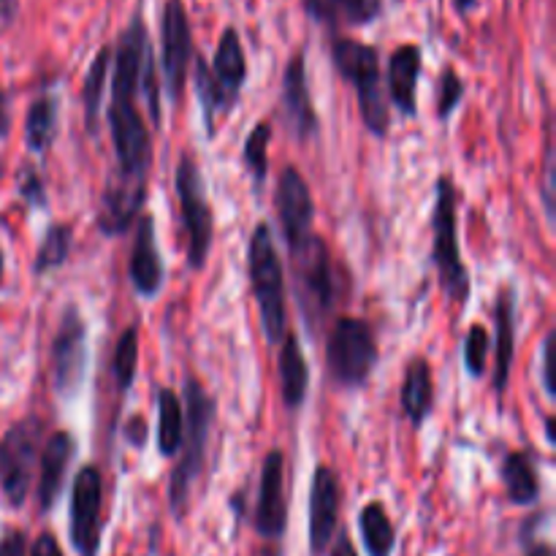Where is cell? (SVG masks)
Here are the masks:
<instances>
[{"mask_svg": "<svg viewBox=\"0 0 556 556\" xmlns=\"http://www.w3.org/2000/svg\"><path fill=\"white\" fill-rule=\"evenodd\" d=\"M150 33L141 11L130 16L119 33L117 49H112V98L106 106L109 134H112L117 166L109 177L98 204V231L103 237H123L141 215L147 201V179L152 168V136L139 112V85L144 54L150 52Z\"/></svg>", "mask_w": 556, "mask_h": 556, "instance_id": "1", "label": "cell"}, {"mask_svg": "<svg viewBox=\"0 0 556 556\" xmlns=\"http://www.w3.org/2000/svg\"><path fill=\"white\" fill-rule=\"evenodd\" d=\"M182 410H188V427H185L182 445H179V462L172 472V481H168V505H172V514L177 519H182L185 510H188L190 492H193L195 481L201 478L206 459V445H210L212 427H215L217 405L215 396L206 394L204 386L193 378V375H185V402Z\"/></svg>", "mask_w": 556, "mask_h": 556, "instance_id": "2", "label": "cell"}, {"mask_svg": "<svg viewBox=\"0 0 556 556\" xmlns=\"http://www.w3.org/2000/svg\"><path fill=\"white\" fill-rule=\"evenodd\" d=\"M244 81H248V58H244L242 38L237 27H226L217 41L212 68L204 58H195L193 71L195 98L204 112V128L210 139L217 130V117L237 106Z\"/></svg>", "mask_w": 556, "mask_h": 556, "instance_id": "3", "label": "cell"}, {"mask_svg": "<svg viewBox=\"0 0 556 556\" xmlns=\"http://www.w3.org/2000/svg\"><path fill=\"white\" fill-rule=\"evenodd\" d=\"M248 277L250 291L261 313V326L269 345H280L286 337V275L269 223H258L248 242Z\"/></svg>", "mask_w": 556, "mask_h": 556, "instance_id": "4", "label": "cell"}, {"mask_svg": "<svg viewBox=\"0 0 556 556\" xmlns=\"http://www.w3.org/2000/svg\"><path fill=\"white\" fill-rule=\"evenodd\" d=\"M331 60L345 81H351L358 98V112L364 125L375 139L389 136V101L383 92V74H380V54L369 43L356 38H334L331 41Z\"/></svg>", "mask_w": 556, "mask_h": 556, "instance_id": "5", "label": "cell"}, {"mask_svg": "<svg viewBox=\"0 0 556 556\" xmlns=\"http://www.w3.org/2000/svg\"><path fill=\"white\" fill-rule=\"evenodd\" d=\"M432 210V264L438 269L440 288L456 307H465L470 299V271L462 261L459 226H456V185L451 177H440L434 185Z\"/></svg>", "mask_w": 556, "mask_h": 556, "instance_id": "6", "label": "cell"}, {"mask_svg": "<svg viewBox=\"0 0 556 556\" xmlns=\"http://www.w3.org/2000/svg\"><path fill=\"white\" fill-rule=\"evenodd\" d=\"M291 269L296 280V299L309 331L324 324L337 304V271L329 248L318 233L291 250Z\"/></svg>", "mask_w": 556, "mask_h": 556, "instance_id": "7", "label": "cell"}, {"mask_svg": "<svg viewBox=\"0 0 556 556\" xmlns=\"http://www.w3.org/2000/svg\"><path fill=\"white\" fill-rule=\"evenodd\" d=\"M378 340L367 320L342 315L326 340V367L340 389H362L378 367Z\"/></svg>", "mask_w": 556, "mask_h": 556, "instance_id": "8", "label": "cell"}, {"mask_svg": "<svg viewBox=\"0 0 556 556\" xmlns=\"http://www.w3.org/2000/svg\"><path fill=\"white\" fill-rule=\"evenodd\" d=\"M177 199L182 210L185 233H188V266L193 271L204 269L212 250V233H215V217H212L206 185L199 172L193 155L182 152L177 163Z\"/></svg>", "mask_w": 556, "mask_h": 556, "instance_id": "9", "label": "cell"}, {"mask_svg": "<svg viewBox=\"0 0 556 556\" xmlns=\"http://www.w3.org/2000/svg\"><path fill=\"white\" fill-rule=\"evenodd\" d=\"M41 438L43 421L38 416H27L0 440V492L11 508H22L30 494L33 472L41 456Z\"/></svg>", "mask_w": 556, "mask_h": 556, "instance_id": "10", "label": "cell"}, {"mask_svg": "<svg viewBox=\"0 0 556 556\" xmlns=\"http://www.w3.org/2000/svg\"><path fill=\"white\" fill-rule=\"evenodd\" d=\"M87 369V324L76 304L60 315L58 334L52 340V386L60 400L71 402L81 389Z\"/></svg>", "mask_w": 556, "mask_h": 556, "instance_id": "11", "label": "cell"}, {"mask_svg": "<svg viewBox=\"0 0 556 556\" xmlns=\"http://www.w3.org/2000/svg\"><path fill=\"white\" fill-rule=\"evenodd\" d=\"M101 508H103V478L101 470L85 465L74 478L71 486V508H68V532L71 546L79 556H98L101 548Z\"/></svg>", "mask_w": 556, "mask_h": 556, "instance_id": "12", "label": "cell"}, {"mask_svg": "<svg viewBox=\"0 0 556 556\" xmlns=\"http://www.w3.org/2000/svg\"><path fill=\"white\" fill-rule=\"evenodd\" d=\"M193 60V33L182 0H166L161 11V76L168 101L179 103Z\"/></svg>", "mask_w": 556, "mask_h": 556, "instance_id": "13", "label": "cell"}, {"mask_svg": "<svg viewBox=\"0 0 556 556\" xmlns=\"http://www.w3.org/2000/svg\"><path fill=\"white\" fill-rule=\"evenodd\" d=\"M288 527L286 500V456L282 451H269L261 465L258 500H255L253 530L266 541H280Z\"/></svg>", "mask_w": 556, "mask_h": 556, "instance_id": "14", "label": "cell"}, {"mask_svg": "<svg viewBox=\"0 0 556 556\" xmlns=\"http://www.w3.org/2000/svg\"><path fill=\"white\" fill-rule=\"evenodd\" d=\"M277 217H280L282 237H286L288 250L299 248L307 237H313L315 223V201L309 193V185L299 174V168L288 166L277 179L275 193Z\"/></svg>", "mask_w": 556, "mask_h": 556, "instance_id": "15", "label": "cell"}, {"mask_svg": "<svg viewBox=\"0 0 556 556\" xmlns=\"http://www.w3.org/2000/svg\"><path fill=\"white\" fill-rule=\"evenodd\" d=\"M342 510L340 478L331 467H315L309 486V554L324 556L337 535Z\"/></svg>", "mask_w": 556, "mask_h": 556, "instance_id": "16", "label": "cell"}, {"mask_svg": "<svg viewBox=\"0 0 556 556\" xmlns=\"http://www.w3.org/2000/svg\"><path fill=\"white\" fill-rule=\"evenodd\" d=\"M130 286L141 299H155L161 293L163 282H166V269H163L161 250H157V233H155V217L139 215L136 220V239L134 250H130Z\"/></svg>", "mask_w": 556, "mask_h": 556, "instance_id": "17", "label": "cell"}, {"mask_svg": "<svg viewBox=\"0 0 556 556\" xmlns=\"http://www.w3.org/2000/svg\"><path fill=\"white\" fill-rule=\"evenodd\" d=\"M282 114L299 141H309L318 134V112H315L313 96H309L304 52H296L288 60L286 76H282Z\"/></svg>", "mask_w": 556, "mask_h": 556, "instance_id": "18", "label": "cell"}, {"mask_svg": "<svg viewBox=\"0 0 556 556\" xmlns=\"http://www.w3.org/2000/svg\"><path fill=\"white\" fill-rule=\"evenodd\" d=\"M76 454V440L74 434L58 429V432L49 434L47 445L41 448L38 456V483H36V500L38 510L49 514V510L58 505L60 494H63L65 476H68V467L74 462Z\"/></svg>", "mask_w": 556, "mask_h": 556, "instance_id": "19", "label": "cell"}, {"mask_svg": "<svg viewBox=\"0 0 556 556\" xmlns=\"http://www.w3.org/2000/svg\"><path fill=\"white\" fill-rule=\"evenodd\" d=\"M516 356V291L503 286L494 302V394L505 396Z\"/></svg>", "mask_w": 556, "mask_h": 556, "instance_id": "20", "label": "cell"}, {"mask_svg": "<svg viewBox=\"0 0 556 556\" xmlns=\"http://www.w3.org/2000/svg\"><path fill=\"white\" fill-rule=\"evenodd\" d=\"M389 98L405 117L418 114V79H421V47L405 43L389 58Z\"/></svg>", "mask_w": 556, "mask_h": 556, "instance_id": "21", "label": "cell"}, {"mask_svg": "<svg viewBox=\"0 0 556 556\" xmlns=\"http://www.w3.org/2000/svg\"><path fill=\"white\" fill-rule=\"evenodd\" d=\"M277 375H280V394L286 407L288 410H299L307 400L309 367L296 334L282 337L280 356H277Z\"/></svg>", "mask_w": 556, "mask_h": 556, "instance_id": "22", "label": "cell"}, {"mask_svg": "<svg viewBox=\"0 0 556 556\" xmlns=\"http://www.w3.org/2000/svg\"><path fill=\"white\" fill-rule=\"evenodd\" d=\"M500 481L505 494L519 508H530L541 500V476L530 451H510L500 465Z\"/></svg>", "mask_w": 556, "mask_h": 556, "instance_id": "23", "label": "cell"}, {"mask_svg": "<svg viewBox=\"0 0 556 556\" xmlns=\"http://www.w3.org/2000/svg\"><path fill=\"white\" fill-rule=\"evenodd\" d=\"M400 405L405 413L407 421L413 427H421L429 416H432L434 407V375L429 367L427 358H413L410 367H407L405 380H402L400 391Z\"/></svg>", "mask_w": 556, "mask_h": 556, "instance_id": "24", "label": "cell"}, {"mask_svg": "<svg viewBox=\"0 0 556 556\" xmlns=\"http://www.w3.org/2000/svg\"><path fill=\"white\" fill-rule=\"evenodd\" d=\"M315 22L329 27L372 25L383 11V0H302Z\"/></svg>", "mask_w": 556, "mask_h": 556, "instance_id": "25", "label": "cell"}, {"mask_svg": "<svg viewBox=\"0 0 556 556\" xmlns=\"http://www.w3.org/2000/svg\"><path fill=\"white\" fill-rule=\"evenodd\" d=\"M58 114L60 101L52 92H41V96L30 103L25 117L27 150L36 152V155H47V152L52 150L54 139H58Z\"/></svg>", "mask_w": 556, "mask_h": 556, "instance_id": "26", "label": "cell"}, {"mask_svg": "<svg viewBox=\"0 0 556 556\" xmlns=\"http://www.w3.org/2000/svg\"><path fill=\"white\" fill-rule=\"evenodd\" d=\"M358 530H362L364 552L369 556H391L396 548V530L383 503H367L358 514Z\"/></svg>", "mask_w": 556, "mask_h": 556, "instance_id": "27", "label": "cell"}, {"mask_svg": "<svg viewBox=\"0 0 556 556\" xmlns=\"http://www.w3.org/2000/svg\"><path fill=\"white\" fill-rule=\"evenodd\" d=\"M185 434L182 400L172 389L157 391V454L172 459L179 454Z\"/></svg>", "mask_w": 556, "mask_h": 556, "instance_id": "28", "label": "cell"}, {"mask_svg": "<svg viewBox=\"0 0 556 556\" xmlns=\"http://www.w3.org/2000/svg\"><path fill=\"white\" fill-rule=\"evenodd\" d=\"M109 63H112V47H101L92 58L90 68L85 74V85H81V103H85V125L87 134H98V117H101L103 92H106V76Z\"/></svg>", "mask_w": 556, "mask_h": 556, "instance_id": "29", "label": "cell"}, {"mask_svg": "<svg viewBox=\"0 0 556 556\" xmlns=\"http://www.w3.org/2000/svg\"><path fill=\"white\" fill-rule=\"evenodd\" d=\"M71 248H74V228L68 223H52L38 244L36 261H33V275L43 277L49 271L60 269L68 261Z\"/></svg>", "mask_w": 556, "mask_h": 556, "instance_id": "30", "label": "cell"}, {"mask_svg": "<svg viewBox=\"0 0 556 556\" xmlns=\"http://www.w3.org/2000/svg\"><path fill=\"white\" fill-rule=\"evenodd\" d=\"M136 364H139V329L130 326L119 334L117 348H114L112 358V375H114V389L119 394H128V389L134 386L136 378Z\"/></svg>", "mask_w": 556, "mask_h": 556, "instance_id": "31", "label": "cell"}, {"mask_svg": "<svg viewBox=\"0 0 556 556\" xmlns=\"http://www.w3.org/2000/svg\"><path fill=\"white\" fill-rule=\"evenodd\" d=\"M269 141H271V125L266 119H261L253 130L244 139V150H242V161L248 166L250 177L255 179L258 185H264L266 174H269Z\"/></svg>", "mask_w": 556, "mask_h": 556, "instance_id": "32", "label": "cell"}, {"mask_svg": "<svg viewBox=\"0 0 556 556\" xmlns=\"http://www.w3.org/2000/svg\"><path fill=\"white\" fill-rule=\"evenodd\" d=\"M489 348H492V337H489L486 326H470V331L465 337V369L470 378L481 380L486 375Z\"/></svg>", "mask_w": 556, "mask_h": 556, "instance_id": "33", "label": "cell"}, {"mask_svg": "<svg viewBox=\"0 0 556 556\" xmlns=\"http://www.w3.org/2000/svg\"><path fill=\"white\" fill-rule=\"evenodd\" d=\"M462 98H465V81H462V76L448 65V68H443V74H440L438 85V117L443 119V123H448V117L456 112Z\"/></svg>", "mask_w": 556, "mask_h": 556, "instance_id": "34", "label": "cell"}, {"mask_svg": "<svg viewBox=\"0 0 556 556\" xmlns=\"http://www.w3.org/2000/svg\"><path fill=\"white\" fill-rule=\"evenodd\" d=\"M20 195L27 206H38V210L47 206V188H43V179L36 168H25L20 174Z\"/></svg>", "mask_w": 556, "mask_h": 556, "instance_id": "35", "label": "cell"}, {"mask_svg": "<svg viewBox=\"0 0 556 556\" xmlns=\"http://www.w3.org/2000/svg\"><path fill=\"white\" fill-rule=\"evenodd\" d=\"M554 329L548 331L546 340H543V348H541V375H543V389H546L548 396H554L556 386H554Z\"/></svg>", "mask_w": 556, "mask_h": 556, "instance_id": "36", "label": "cell"}, {"mask_svg": "<svg viewBox=\"0 0 556 556\" xmlns=\"http://www.w3.org/2000/svg\"><path fill=\"white\" fill-rule=\"evenodd\" d=\"M123 438L128 440L134 448H144L147 443V421L141 416H134L128 418V424L123 427Z\"/></svg>", "mask_w": 556, "mask_h": 556, "instance_id": "37", "label": "cell"}, {"mask_svg": "<svg viewBox=\"0 0 556 556\" xmlns=\"http://www.w3.org/2000/svg\"><path fill=\"white\" fill-rule=\"evenodd\" d=\"M0 556H27L25 532H9V535L0 541Z\"/></svg>", "mask_w": 556, "mask_h": 556, "instance_id": "38", "label": "cell"}, {"mask_svg": "<svg viewBox=\"0 0 556 556\" xmlns=\"http://www.w3.org/2000/svg\"><path fill=\"white\" fill-rule=\"evenodd\" d=\"M27 556H65L63 548H60L58 538L49 535V532H43V535L36 538V543H33L30 554Z\"/></svg>", "mask_w": 556, "mask_h": 556, "instance_id": "39", "label": "cell"}, {"mask_svg": "<svg viewBox=\"0 0 556 556\" xmlns=\"http://www.w3.org/2000/svg\"><path fill=\"white\" fill-rule=\"evenodd\" d=\"M11 130V109H9V96L0 90V139H5Z\"/></svg>", "mask_w": 556, "mask_h": 556, "instance_id": "40", "label": "cell"}, {"mask_svg": "<svg viewBox=\"0 0 556 556\" xmlns=\"http://www.w3.org/2000/svg\"><path fill=\"white\" fill-rule=\"evenodd\" d=\"M329 556H358L356 546H353V541L348 538V532H340V538H337L334 548H331Z\"/></svg>", "mask_w": 556, "mask_h": 556, "instance_id": "41", "label": "cell"}, {"mask_svg": "<svg viewBox=\"0 0 556 556\" xmlns=\"http://www.w3.org/2000/svg\"><path fill=\"white\" fill-rule=\"evenodd\" d=\"M527 556H554V548L548 546V543H538V546L530 548V554Z\"/></svg>", "mask_w": 556, "mask_h": 556, "instance_id": "42", "label": "cell"}, {"mask_svg": "<svg viewBox=\"0 0 556 556\" xmlns=\"http://www.w3.org/2000/svg\"><path fill=\"white\" fill-rule=\"evenodd\" d=\"M476 3H478V0H454V9L465 14V11H470Z\"/></svg>", "mask_w": 556, "mask_h": 556, "instance_id": "43", "label": "cell"}, {"mask_svg": "<svg viewBox=\"0 0 556 556\" xmlns=\"http://www.w3.org/2000/svg\"><path fill=\"white\" fill-rule=\"evenodd\" d=\"M546 440L548 445H554V416L546 418Z\"/></svg>", "mask_w": 556, "mask_h": 556, "instance_id": "44", "label": "cell"}, {"mask_svg": "<svg viewBox=\"0 0 556 556\" xmlns=\"http://www.w3.org/2000/svg\"><path fill=\"white\" fill-rule=\"evenodd\" d=\"M3 269H5V266H3V250H0V282H3Z\"/></svg>", "mask_w": 556, "mask_h": 556, "instance_id": "45", "label": "cell"}]
</instances>
